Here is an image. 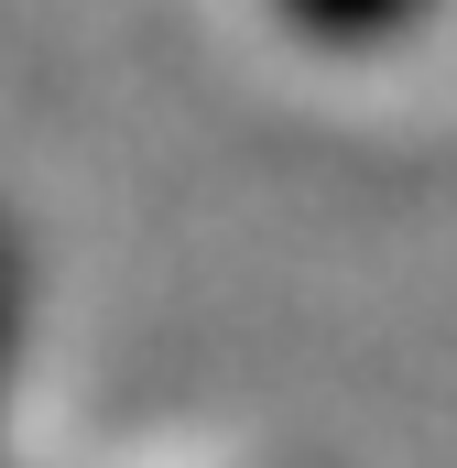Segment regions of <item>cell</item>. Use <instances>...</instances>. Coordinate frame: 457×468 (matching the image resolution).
Returning a JSON list of instances; mask_svg holds the SVG:
<instances>
[{"mask_svg":"<svg viewBox=\"0 0 457 468\" xmlns=\"http://www.w3.org/2000/svg\"><path fill=\"white\" fill-rule=\"evenodd\" d=\"M305 44H338V55H359V44H392L425 0H272Z\"/></svg>","mask_w":457,"mask_h":468,"instance_id":"cell-1","label":"cell"}]
</instances>
